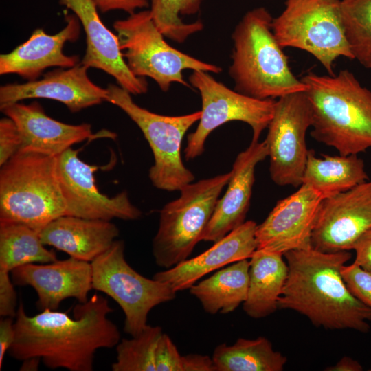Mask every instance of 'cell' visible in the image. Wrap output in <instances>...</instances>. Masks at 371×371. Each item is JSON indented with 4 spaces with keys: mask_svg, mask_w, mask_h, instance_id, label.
I'll return each instance as SVG.
<instances>
[{
    "mask_svg": "<svg viewBox=\"0 0 371 371\" xmlns=\"http://www.w3.org/2000/svg\"><path fill=\"white\" fill-rule=\"evenodd\" d=\"M249 269L248 259L233 262L193 284L190 293L199 300L205 312L229 313L247 298Z\"/></svg>",
    "mask_w": 371,
    "mask_h": 371,
    "instance_id": "26",
    "label": "cell"
},
{
    "mask_svg": "<svg viewBox=\"0 0 371 371\" xmlns=\"http://www.w3.org/2000/svg\"><path fill=\"white\" fill-rule=\"evenodd\" d=\"M324 197L302 183L296 192L278 201L265 221L257 225V249L285 253L311 247V236Z\"/></svg>",
    "mask_w": 371,
    "mask_h": 371,
    "instance_id": "15",
    "label": "cell"
},
{
    "mask_svg": "<svg viewBox=\"0 0 371 371\" xmlns=\"http://www.w3.org/2000/svg\"><path fill=\"white\" fill-rule=\"evenodd\" d=\"M98 10L102 13L122 10L132 14L138 9L149 7L148 0H93Z\"/></svg>",
    "mask_w": 371,
    "mask_h": 371,
    "instance_id": "36",
    "label": "cell"
},
{
    "mask_svg": "<svg viewBox=\"0 0 371 371\" xmlns=\"http://www.w3.org/2000/svg\"><path fill=\"white\" fill-rule=\"evenodd\" d=\"M65 19L66 25L59 32L48 34L43 29H36L24 43L1 54L0 74H17L33 81L47 68H69L78 64L79 57L66 55L63 48L66 43L78 39L81 24L74 14H66Z\"/></svg>",
    "mask_w": 371,
    "mask_h": 371,
    "instance_id": "19",
    "label": "cell"
},
{
    "mask_svg": "<svg viewBox=\"0 0 371 371\" xmlns=\"http://www.w3.org/2000/svg\"><path fill=\"white\" fill-rule=\"evenodd\" d=\"M351 257L349 251L326 253L312 247L285 253L288 275L278 308L296 311L317 327L368 333L371 308L351 293L341 273Z\"/></svg>",
    "mask_w": 371,
    "mask_h": 371,
    "instance_id": "2",
    "label": "cell"
},
{
    "mask_svg": "<svg viewBox=\"0 0 371 371\" xmlns=\"http://www.w3.org/2000/svg\"><path fill=\"white\" fill-rule=\"evenodd\" d=\"M88 67L80 62L69 68L46 73L42 78L0 87V106L32 98H45L64 104L71 113L102 103L106 88L95 85L88 76Z\"/></svg>",
    "mask_w": 371,
    "mask_h": 371,
    "instance_id": "18",
    "label": "cell"
},
{
    "mask_svg": "<svg viewBox=\"0 0 371 371\" xmlns=\"http://www.w3.org/2000/svg\"><path fill=\"white\" fill-rule=\"evenodd\" d=\"M58 3L78 17L85 32L86 49L80 63L111 76L118 85L132 95L146 93L147 81L135 76L129 69L117 34L103 23L94 1L58 0Z\"/></svg>",
    "mask_w": 371,
    "mask_h": 371,
    "instance_id": "17",
    "label": "cell"
},
{
    "mask_svg": "<svg viewBox=\"0 0 371 371\" xmlns=\"http://www.w3.org/2000/svg\"><path fill=\"white\" fill-rule=\"evenodd\" d=\"M346 36L354 59L371 69V0H341Z\"/></svg>",
    "mask_w": 371,
    "mask_h": 371,
    "instance_id": "30",
    "label": "cell"
},
{
    "mask_svg": "<svg viewBox=\"0 0 371 371\" xmlns=\"http://www.w3.org/2000/svg\"><path fill=\"white\" fill-rule=\"evenodd\" d=\"M124 249V242L115 240L91 262L92 287L119 304L125 316L124 332L135 337L148 326L149 312L172 300L177 292L167 283L137 272L126 260Z\"/></svg>",
    "mask_w": 371,
    "mask_h": 371,
    "instance_id": "10",
    "label": "cell"
},
{
    "mask_svg": "<svg viewBox=\"0 0 371 371\" xmlns=\"http://www.w3.org/2000/svg\"><path fill=\"white\" fill-rule=\"evenodd\" d=\"M257 225L254 221H245L201 254L156 273L153 278L167 283L177 292L190 289L213 271L249 258L257 249Z\"/></svg>",
    "mask_w": 371,
    "mask_h": 371,
    "instance_id": "22",
    "label": "cell"
},
{
    "mask_svg": "<svg viewBox=\"0 0 371 371\" xmlns=\"http://www.w3.org/2000/svg\"><path fill=\"white\" fill-rule=\"evenodd\" d=\"M154 360L156 371H183L182 356L165 333L157 341Z\"/></svg>",
    "mask_w": 371,
    "mask_h": 371,
    "instance_id": "33",
    "label": "cell"
},
{
    "mask_svg": "<svg viewBox=\"0 0 371 371\" xmlns=\"http://www.w3.org/2000/svg\"><path fill=\"white\" fill-rule=\"evenodd\" d=\"M301 80L312 113L311 137L341 155H358L371 148V91L354 74L308 72Z\"/></svg>",
    "mask_w": 371,
    "mask_h": 371,
    "instance_id": "3",
    "label": "cell"
},
{
    "mask_svg": "<svg viewBox=\"0 0 371 371\" xmlns=\"http://www.w3.org/2000/svg\"><path fill=\"white\" fill-rule=\"evenodd\" d=\"M12 317H3L0 320V370L5 353L12 346L14 337V321Z\"/></svg>",
    "mask_w": 371,
    "mask_h": 371,
    "instance_id": "38",
    "label": "cell"
},
{
    "mask_svg": "<svg viewBox=\"0 0 371 371\" xmlns=\"http://www.w3.org/2000/svg\"><path fill=\"white\" fill-rule=\"evenodd\" d=\"M212 358L216 371H282L287 361L262 336L254 339L239 338L231 346L220 344Z\"/></svg>",
    "mask_w": 371,
    "mask_h": 371,
    "instance_id": "27",
    "label": "cell"
},
{
    "mask_svg": "<svg viewBox=\"0 0 371 371\" xmlns=\"http://www.w3.org/2000/svg\"><path fill=\"white\" fill-rule=\"evenodd\" d=\"M264 7L248 11L232 34L234 47L229 74L235 90L260 100L305 91L306 85L291 71L288 57L271 27Z\"/></svg>",
    "mask_w": 371,
    "mask_h": 371,
    "instance_id": "4",
    "label": "cell"
},
{
    "mask_svg": "<svg viewBox=\"0 0 371 371\" xmlns=\"http://www.w3.org/2000/svg\"><path fill=\"white\" fill-rule=\"evenodd\" d=\"M66 215L57 157L18 151L0 170V223L25 225L40 232Z\"/></svg>",
    "mask_w": 371,
    "mask_h": 371,
    "instance_id": "5",
    "label": "cell"
},
{
    "mask_svg": "<svg viewBox=\"0 0 371 371\" xmlns=\"http://www.w3.org/2000/svg\"><path fill=\"white\" fill-rule=\"evenodd\" d=\"M14 285L32 287L39 310H57L67 298L86 302L92 287L91 262L72 257L48 262L30 263L11 272Z\"/></svg>",
    "mask_w": 371,
    "mask_h": 371,
    "instance_id": "16",
    "label": "cell"
},
{
    "mask_svg": "<svg viewBox=\"0 0 371 371\" xmlns=\"http://www.w3.org/2000/svg\"><path fill=\"white\" fill-rule=\"evenodd\" d=\"M268 157L265 142H251L236 156L227 188L216 203L201 240L215 243L245 222L255 181L256 166Z\"/></svg>",
    "mask_w": 371,
    "mask_h": 371,
    "instance_id": "20",
    "label": "cell"
},
{
    "mask_svg": "<svg viewBox=\"0 0 371 371\" xmlns=\"http://www.w3.org/2000/svg\"><path fill=\"white\" fill-rule=\"evenodd\" d=\"M97 170V166L81 160L71 148L57 156V175L66 215L105 221L140 218L142 212L131 202L126 191L113 197L100 192L94 177Z\"/></svg>",
    "mask_w": 371,
    "mask_h": 371,
    "instance_id": "13",
    "label": "cell"
},
{
    "mask_svg": "<svg viewBox=\"0 0 371 371\" xmlns=\"http://www.w3.org/2000/svg\"><path fill=\"white\" fill-rule=\"evenodd\" d=\"M189 82L200 93L201 116L194 132L188 136L185 157L193 159L204 152L209 135L231 121L247 124L252 130V141H259L274 112L275 100H260L232 90L217 81L209 72L193 71Z\"/></svg>",
    "mask_w": 371,
    "mask_h": 371,
    "instance_id": "11",
    "label": "cell"
},
{
    "mask_svg": "<svg viewBox=\"0 0 371 371\" xmlns=\"http://www.w3.org/2000/svg\"><path fill=\"white\" fill-rule=\"evenodd\" d=\"M284 255L256 249L249 258V286L243 308L251 318L261 319L278 308L288 275Z\"/></svg>",
    "mask_w": 371,
    "mask_h": 371,
    "instance_id": "24",
    "label": "cell"
},
{
    "mask_svg": "<svg viewBox=\"0 0 371 371\" xmlns=\"http://www.w3.org/2000/svg\"><path fill=\"white\" fill-rule=\"evenodd\" d=\"M204 0H150V12L154 23L165 37L183 43L190 36L201 31V21L186 23L180 16L197 14Z\"/></svg>",
    "mask_w": 371,
    "mask_h": 371,
    "instance_id": "29",
    "label": "cell"
},
{
    "mask_svg": "<svg viewBox=\"0 0 371 371\" xmlns=\"http://www.w3.org/2000/svg\"><path fill=\"white\" fill-rule=\"evenodd\" d=\"M126 63L137 77H149L161 91L174 82L190 87L183 77L186 69L218 74L221 68L199 60L170 45L157 28L149 10L136 12L113 23Z\"/></svg>",
    "mask_w": 371,
    "mask_h": 371,
    "instance_id": "7",
    "label": "cell"
},
{
    "mask_svg": "<svg viewBox=\"0 0 371 371\" xmlns=\"http://www.w3.org/2000/svg\"><path fill=\"white\" fill-rule=\"evenodd\" d=\"M326 371H361L363 366L352 357H343L335 365L327 367Z\"/></svg>",
    "mask_w": 371,
    "mask_h": 371,
    "instance_id": "40",
    "label": "cell"
},
{
    "mask_svg": "<svg viewBox=\"0 0 371 371\" xmlns=\"http://www.w3.org/2000/svg\"><path fill=\"white\" fill-rule=\"evenodd\" d=\"M352 250L355 251L353 262L362 269L371 271V229L363 234L356 240Z\"/></svg>",
    "mask_w": 371,
    "mask_h": 371,
    "instance_id": "37",
    "label": "cell"
},
{
    "mask_svg": "<svg viewBox=\"0 0 371 371\" xmlns=\"http://www.w3.org/2000/svg\"><path fill=\"white\" fill-rule=\"evenodd\" d=\"M0 109L16 125L21 137V151L57 157L72 145L93 136L91 124L74 125L56 120L36 102L28 104L19 102Z\"/></svg>",
    "mask_w": 371,
    "mask_h": 371,
    "instance_id": "21",
    "label": "cell"
},
{
    "mask_svg": "<svg viewBox=\"0 0 371 371\" xmlns=\"http://www.w3.org/2000/svg\"><path fill=\"white\" fill-rule=\"evenodd\" d=\"M21 137L14 121L8 117L0 120V166H2L20 149Z\"/></svg>",
    "mask_w": 371,
    "mask_h": 371,
    "instance_id": "34",
    "label": "cell"
},
{
    "mask_svg": "<svg viewBox=\"0 0 371 371\" xmlns=\"http://www.w3.org/2000/svg\"><path fill=\"white\" fill-rule=\"evenodd\" d=\"M163 333L161 327L148 325L137 336L122 339L116 346L113 371H156L155 350Z\"/></svg>",
    "mask_w": 371,
    "mask_h": 371,
    "instance_id": "31",
    "label": "cell"
},
{
    "mask_svg": "<svg viewBox=\"0 0 371 371\" xmlns=\"http://www.w3.org/2000/svg\"><path fill=\"white\" fill-rule=\"evenodd\" d=\"M231 170L184 186L180 196L160 211L152 251L159 267L169 269L188 259L201 240Z\"/></svg>",
    "mask_w": 371,
    "mask_h": 371,
    "instance_id": "6",
    "label": "cell"
},
{
    "mask_svg": "<svg viewBox=\"0 0 371 371\" xmlns=\"http://www.w3.org/2000/svg\"><path fill=\"white\" fill-rule=\"evenodd\" d=\"M56 260V254L45 247L37 231L21 223H0V271L10 273L24 265Z\"/></svg>",
    "mask_w": 371,
    "mask_h": 371,
    "instance_id": "28",
    "label": "cell"
},
{
    "mask_svg": "<svg viewBox=\"0 0 371 371\" xmlns=\"http://www.w3.org/2000/svg\"><path fill=\"white\" fill-rule=\"evenodd\" d=\"M183 371H216L212 357L190 354L182 356Z\"/></svg>",
    "mask_w": 371,
    "mask_h": 371,
    "instance_id": "39",
    "label": "cell"
},
{
    "mask_svg": "<svg viewBox=\"0 0 371 371\" xmlns=\"http://www.w3.org/2000/svg\"><path fill=\"white\" fill-rule=\"evenodd\" d=\"M119 234L111 221L63 215L48 223L39 236L45 245L91 262L112 245Z\"/></svg>",
    "mask_w": 371,
    "mask_h": 371,
    "instance_id": "23",
    "label": "cell"
},
{
    "mask_svg": "<svg viewBox=\"0 0 371 371\" xmlns=\"http://www.w3.org/2000/svg\"><path fill=\"white\" fill-rule=\"evenodd\" d=\"M106 89V102L122 109L137 124L149 144L155 160L149 170L153 186L173 192L192 183L194 176L182 161L181 148L186 133L199 121L201 111L177 116L160 115L137 105L131 94L120 85L110 84Z\"/></svg>",
    "mask_w": 371,
    "mask_h": 371,
    "instance_id": "9",
    "label": "cell"
},
{
    "mask_svg": "<svg viewBox=\"0 0 371 371\" xmlns=\"http://www.w3.org/2000/svg\"><path fill=\"white\" fill-rule=\"evenodd\" d=\"M364 161L357 155L315 156L308 150L302 183L308 185L324 199L347 191L368 180Z\"/></svg>",
    "mask_w": 371,
    "mask_h": 371,
    "instance_id": "25",
    "label": "cell"
},
{
    "mask_svg": "<svg viewBox=\"0 0 371 371\" xmlns=\"http://www.w3.org/2000/svg\"><path fill=\"white\" fill-rule=\"evenodd\" d=\"M341 0H286L285 8L273 19V34L284 48H298L318 60L329 75L340 56L353 60L341 12Z\"/></svg>",
    "mask_w": 371,
    "mask_h": 371,
    "instance_id": "8",
    "label": "cell"
},
{
    "mask_svg": "<svg viewBox=\"0 0 371 371\" xmlns=\"http://www.w3.org/2000/svg\"><path fill=\"white\" fill-rule=\"evenodd\" d=\"M312 121L305 91L284 95L275 102L265 142L270 177L276 185L297 188L302 184L308 153L306 135Z\"/></svg>",
    "mask_w": 371,
    "mask_h": 371,
    "instance_id": "12",
    "label": "cell"
},
{
    "mask_svg": "<svg viewBox=\"0 0 371 371\" xmlns=\"http://www.w3.org/2000/svg\"><path fill=\"white\" fill-rule=\"evenodd\" d=\"M41 360L36 357L26 359L23 360L20 370H37Z\"/></svg>",
    "mask_w": 371,
    "mask_h": 371,
    "instance_id": "41",
    "label": "cell"
},
{
    "mask_svg": "<svg viewBox=\"0 0 371 371\" xmlns=\"http://www.w3.org/2000/svg\"><path fill=\"white\" fill-rule=\"evenodd\" d=\"M371 229V180L324 199L311 236V247L326 253L350 251Z\"/></svg>",
    "mask_w": 371,
    "mask_h": 371,
    "instance_id": "14",
    "label": "cell"
},
{
    "mask_svg": "<svg viewBox=\"0 0 371 371\" xmlns=\"http://www.w3.org/2000/svg\"><path fill=\"white\" fill-rule=\"evenodd\" d=\"M341 273L351 293L371 308V271L352 262L350 265H344Z\"/></svg>",
    "mask_w": 371,
    "mask_h": 371,
    "instance_id": "32",
    "label": "cell"
},
{
    "mask_svg": "<svg viewBox=\"0 0 371 371\" xmlns=\"http://www.w3.org/2000/svg\"><path fill=\"white\" fill-rule=\"evenodd\" d=\"M370 371H371V369L370 370Z\"/></svg>",
    "mask_w": 371,
    "mask_h": 371,
    "instance_id": "42",
    "label": "cell"
},
{
    "mask_svg": "<svg viewBox=\"0 0 371 371\" xmlns=\"http://www.w3.org/2000/svg\"><path fill=\"white\" fill-rule=\"evenodd\" d=\"M113 311L107 299L94 293L67 313L45 309L28 316L21 302L14 320L15 337L9 350L18 360L39 358L49 369L92 371L95 353L117 345L120 333L109 319Z\"/></svg>",
    "mask_w": 371,
    "mask_h": 371,
    "instance_id": "1",
    "label": "cell"
},
{
    "mask_svg": "<svg viewBox=\"0 0 371 371\" xmlns=\"http://www.w3.org/2000/svg\"><path fill=\"white\" fill-rule=\"evenodd\" d=\"M17 297L10 272L0 271V315L14 317Z\"/></svg>",
    "mask_w": 371,
    "mask_h": 371,
    "instance_id": "35",
    "label": "cell"
}]
</instances>
